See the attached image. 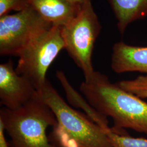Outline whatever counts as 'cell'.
Segmentation results:
<instances>
[{"label":"cell","mask_w":147,"mask_h":147,"mask_svg":"<svg viewBox=\"0 0 147 147\" xmlns=\"http://www.w3.org/2000/svg\"><path fill=\"white\" fill-rule=\"evenodd\" d=\"M117 84L122 89L140 98H147V75H140L132 80H123Z\"/></svg>","instance_id":"12"},{"label":"cell","mask_w":147,"mask_h":147,"mask_svg":"<svg viewBox=\"0 0 147 147\" xmlns=\"http://www.w3.org/2000/svg\"><path fill=\"white\" fill-rule=\"evenodd\" d=\"M101 28L92 2L82 5L78 16L68 25L62 27L65 49L82 71L84 79L89 78L94 73L92 57Z\"/></svg>","instance_id":"4"},{"label":"cell","mask_w":147,"mask_h":147,"mask_svg":"<svg viewBox=\"0 0 147 147\" xmlns=\"http://www.w3.org/2000/svg\"><path fill=\"white\" fill-rule=\"evenodd\" d=\"M62 26L53 25L30 42L19 55L16 73L28 79L37 91L45 84L47 70L65 49Z\"/></svg>","instance_id":"5"},{"label":"cell","mask_w":147,"mask_h":147,"mask_svg":"<svg viewBox=\"0 0 147 147\" xmlns=\"http://www.w3.org/2000/svg\"><path fill=\"white\" fill-rule=\"evenodd\" d=\"M67 1H68L69 2L74 3V4H76V5H83L87 2H92V0H67Z\"/></svg>","instance_id":"15"},{"label":"cell","mask_w":147,"mask_h":147,"mask_svg":"<svg viewBox=\"0 0 147 147\" xmlns=\"http://www.w3.org/2000/svg\"><path fill=\"white\" fill-rule=\"evenodd\" d=\"M5 129L2 124L0 123V147H9L5 140Z\"/></svg>","instance_id":"14"},{"label":"cell","mask_w":147,"mask_h":147,"mask_svg":"<svg viewBox=\"0 0 147 147\" xmlns=\"http://www.w3.org/2000/svg\"><path fill=\"white\" fill-rule=\"evenodd\" d=\"M0 123L11 137L13 147H60L47 137V128L56 126L57 121L37 92L31 100L18 109H1Z\"/></svg>","instance_id":"3"},{"label":"cell","mask_w":147,"mask_h":147,"mask_svg":"<svg viewBox=\"0 0 147 147\" xmlns=\"http://www.w3.org/2000/svg\"><path fill=\"white\" fill-rule=\"evenodd\" d=\"M80 90L95 110L112 118V128L118 134L126 128L147 134V102L111 82L106 75L95 71L81 84Z\"/></svg>","instance_id":"1"},{"label":"cell","mask_w":147,"mask_h":147,"mask_svg":"<svg viewBox=\"0 0 147 147\" xmlns=\"http://www.w3.org/2000/svg\"><path fill=\"white\" fill-rule=\"evenodd\" d=\"M30 0H0V16L11 11H22L30 6Z\"/></svg>","instance_id":"13"},{"label":"cell","mask_w":147,"mask_h":147,"mask_svg":"<svg viewBox=\"0 0 147 147\" xmlns=\"http://www.w3.org/2000/svg\"><path fill=\"white\" fill-rule=\"evenodd\" d=\"M123 34L132 22L147 16V0H109Z\"/></svg>","instance_id":"10"},{"label":"cell","mask_w":147,"mask_h":147,"mask_svg":"<svg viewBox=\"0 0 147 147\" xmlns=\"http://www.w3.org/2000/svg\"><path fill=\"white\" fill-rule=\"evenodd\" d=\"M37 90L25 77L19 75L11 60L0 65V100L5 107L15 110L35 96Z\"/></svg>","instance_id":"7"},{"label":"cell","mask_w":147,"mask_h":147,"mask_svg":"<svg viewBox=\"0 0 147 147\" xmlns=\"http://www.w3.org/2000/svg\"><path fill=\"white\" fill-rule=\"evenodd\" d=\"M53 111L57 124L53 137L60 147H113L105 129L67 104L47 80L37 91Z\"/></svg>","instance_id":"2"},{"label":"cell","mask_w":147,"mask_h":147,"mask_svg":"<svg viewBox=\"0 0 147 147\" xmlns=\"http://www.w3.org/2000/svg\"><path fill=\"white\" fill-rule=\"evenodd\" d=\"M106 132L113 147H147V138L119 134L111 127Z\"/></svg>","instance_id":"11"},{"label":"cell","mask_w":147,"mask_h":147,"mask_svg":"<svg viewBox=\"0 0 147 147\" xmlns=\"http://www.w3.org/2000/svg\"><path fill=\"white\" fill-rule=\"evenodd\" d=\"M29 2L45 21L62 27L74 19L82 7L67 0H30Z\"/></svg>","instance_id":"9"},{"label":"cell","mask_w":147,"mask_h":147,"mask_svg":"<svg viewBox=\"0 0 147 147\" xmlns=\"http://www.w3.org/2000/svg\"><path fill=\"white\" fill-rule=\"evenodd\" d=\"M53 25L31 5L14 14L0 16V54L18 56L37 36Z\"/></svg>","instance_id":"6"},{"label":"cell","mask_w":147,"mask_h":147,"mask_svg":"<svg viewBox=\"0 0 147 147\" xmlns=\"http://www.w3.org/2000/svg\"><path fill=\"white\" fill-rule=\"evenodd\" d=\"M111 67L116 73L140 72L147 75V47L116 42L112 48Z\"/></svg>","instance_id":"8"}]
</instances>
